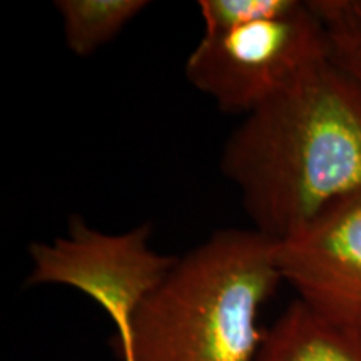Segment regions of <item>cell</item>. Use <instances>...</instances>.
<instances>
[{
    "label": "cell",
    "mask_w": 361,
    "mask_h": 361,
    "mask_svg": "<svg viewBox=\"0 0 361 361\" xmlns=\"http://www.w3.org/2000/svg\"><path fill=\"white\" fill-rule=\"evenodd\" d=\"M151 6L147 0H57L54 8L64 30L67 49L87 57L114 40L139 13Z\"/></svg>",
    "instance_id": "7"
},
{
    "label": "cell",
    "mask_w": 361,
    "mask_h": 361,
    "mask_svg": "<svg viewBox=\"0 0 361 361\" xmlns=\"http://www.w3.org/2000/svg\"><path fill=\"white\" fill-rule=\"evenodd\" d=\"M276 252L283 281L298 300L329 322L361 331V189L278 241Z\"/></svg>",
    "instance_id": "5"
},
{
    "label": "cell",
    "mask_w": 361,
    "mask_h": 361,
    "mask_svg": "<svg viewBox=\"0 0 361 361\" xmlns=\"http://www.w3.org/2000/svg\"><path fill=\"white\" fill-rule=\"evenodd\" d=\"M219 168L252 229L290 238L361 189V87L331 56L314 62L245 116Z\"/></svg>",
    "instance_id": "1"
},
{
    "label": "cell",
    "mask_w": 361,
    "mask_h": 361,
    "mask_svg": "<svg viewBox=\"0 0 361 361\" xmlns=\"http://www.w3.org/2000/svg\"><path fill=\"white\" fill-rule=\"evenodd\" d=\"M326 34L329 56L361 87V0H308Z\"/></svg>",
    "instance_id": "8"
},
{
    "label": "cell",
    "mask_w": 361,
    "mask_h": 361,
    "mask_svg": "<svg viewBox=\"0 0 361 361\" xmlns=\"http://www.w3.org/2000/svg\"><path fill=\"white\" fill-rule=\"evenodd\" d=\"M300 0H201L197 2L204 34L221 32L250 22L291 12Z\"/></svg>",
    "instance_id": "9"
},
{
    "label": "cell",
    "mask_w": 361,
    "mask_h": 361,
    "mask_svg": "<svg viewBox=\"0 0 361 361\" xmlns=\"http://www.w3.org/2000/svg\"><path fill=\"white\" fill-rule=\"evenodd\" d=\"M329 57L310 2L221 32H202L186 59L188 82L226 114H250L314 62Z\"/></svg>",
    "instance_id": "3"
},
{
    "label": "cell",
    "mask_w": 361,
    "mask_h": 361,
    "mask_svg": "<svg viewBox=\"0 0 361 361\" xmlns=\"http://www.w3.org/2000/svg\"><path fill=\"white\" fill-rule=\"evenodd\" d=\"M151 226L104 233L74 216L64 236L29 247L27 283L61 284L85 295L114 323V343L130 340L133 319L176 263L151 246Z\"/></svg>",
    "instance_id": "4"
},
{
    "label": "cell",
    "mask_w": 361,
    "mask_h": 361,
    "mask_svg": "<svg viewBox=\"0 0 361 361\" xmlns=\"http://www.w3.org/2000/svg\"><path fill=\"white\" fill-rule=\"evenodd\" d=\"M256 361H361V331L296 300L264 331Z\"/></svg>",
    "instance_id": "6"
},
{
    "label": "cell",
    "mask_w": 361,
    "mask_h": 361,
    "mask_svg": "<svg viewBox=\"0 0 361 361\" xmlns=\"http://www.w3.org/2000/svg\"><path fill=\"white\" fill-rule=\"evenodd\" d=\"M278 241L221 229L176 263L133 319L121 361H256L258 316L283 283Z\"/></svg>",
    "instance_id": "2"
}]
</instances>
